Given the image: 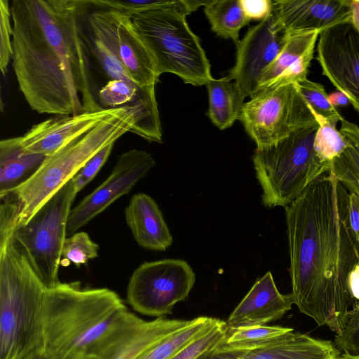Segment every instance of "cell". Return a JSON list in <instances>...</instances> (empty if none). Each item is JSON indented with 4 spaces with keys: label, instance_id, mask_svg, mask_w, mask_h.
Returning <instances> with one entry per match:
<instances>
[{
    "label": "cell",
    "instance_id": "cell-7",
    "mask_svg": "<svg viewBox=\"0 0 359 359\" xmlns=\"http://www.w3.org/2000/svg\"><path fill=\"white\" fill-rule=\"evenodd\" d=\"M318 126L304 128L269 147L256 149L252 163L262 187V203L267 208L292 203L331 165L313 148Z\"/></svg>",
    "mask_w": 359,
    "mask_h": 359
},
{
    "label": "cell",
    "instance_id": "cell-30",
    "mask_svg": "<svg viewBox=\"0 0 359 359\" xmlns=\"http://www.w3.org/2000/svg\"><path fill=\"white\" fill-rule=\"evenodd\" d=\"M99 245L83 231L76 232L66 238L62 251L60 264L68 266L73 263L79 267L98 256Z\"/></svg>",
    "mask_w": 359,
    "mask_h": 359
},
{
    "label": "cell",
    "instance_id": "cell-20",
    "mask_svg": "<svg viewBox=\"0 0 359 359\" xmlns=\"http://www.w3.org/2000/svg\"><path fill=\"white\" fill-rule=\"evenodd\" d=\"M126 224L137 244L147 250L165 251L172 236L156 201L149 195H134L125 209Z\"/></svg>",
    "mask_w": 359,
    "mask_h": 359
},
{
    "label": "cell",
    "instance_id": "cell-24",
    "mask_svg": "<svg viewBox=\"0 0 359 359\" xmlns=\"http://www.w3.org/2000/svg\"><path fill=\"white\" fill-rule=\"evenodd\" d=\"M222 320L200 316L148 349L137 359H170L194 341L203 337Z\"/></svg>",
    "mask_w": 359,
    "mask_h": 359
},
{
    "label": "cell",
    "instance_id": "cell-16",
    "mask_svg": "<svg viewBox=\"0 0 359 359\" xmlns=\"http://www.w3.org/2000/svg\"><path fill=\"white\" fill-rule=\"evenodd\" d=\"M121 107L103 109L76 115H55L34 125L20 136L24 149L48 156L101 122L117 114Z\"/></svg>",
    "mask_w": 359,
    "mask_h": 359
},
{
    "label": "cell",
    "instance_id": "cell-3",
    "mask_svg": "<svg viewBox=\"0 0 359 359\" xmlns=\"http://www.w3.org/2000/svg\"><path fill=\"white\" fill-rule=\"evenodd\" d=\"M127 132L158 142L163 135L158 104L140 101L123 106L115 115L46 156L29 178L4 197L17 206V224H26L90 158Z\"/></svg>",
    "mask_w": 359,
    "mask_h": 359
},
{
    "label": "cell",
    "instance_id": "cell-37",
    "mask_svg": "<svg viewBox=\"0 0 359 359\" xmlns=\"http://www.w3.org/2000/svg\"><path fill=\"white\" fill-rule=\"evenodd\" d=\"M114 144V143H111L99 151L85 163L72 179L77 192L83 189L97 175L109 158Z\"/></svg>",
    "mask_w": 359,
    "mask_h": 359
},
{
    "label": "cell",
    "instance_id": "cell-43",
    "mask_svg": "<svg viewBox=\"0 0 359 359\" xmlns=\"http://www.w3.org/2000/svg\"><path fill=\"white\" fill-rule=\"evenodd\" d=\"M351 8L350 22L359 32V0H349Z\"/></svg>",
    "mask_w": 359,
    "mask_h": 359
},
{
    "label": "cell",
    "instance_id": "cell-32",
    "mask_svg": "<svg viewBox=\"0 0 359 359\" xmlns=\"http://www.w3.org/2000/svg\"><path fill=\"white\" fill-rule=\"evenodd\" d=\"M334 344L344 353H359V302H355L346 313L341 332L335 335Z\"/></svg>",
    "mask_w": 359,
    "mask_h": 359
},
{
    "label": "cell",
    "instance_id": "cell-38",
    "mask_svg": "<svg viewBox=\"0 0 359 359\" xmlns=\"http://www.w3.org/2000/svg\"><path fill=\"white\" fill-rule=\"evenodd\" d=\"M241 4L250 21H262L271 15L273 11L271 0H241Z\"/></svg>",
    "mask_w": 359,
    "mask_h": 359
},
{
    "label": "cell",
    "instance_id": "cell-17",
    "mask_svg": "<svg viewBox=\"0 0 359 359\" xmlns=\"http://www.w3.org/2000/svg\"><path fill=\"white\" fill-rule=\"evenodd\" d=\"M273 14L287 33L323 31L350 20L349 0H273Z\"/></svg>",
    "mask_w": 359,
    "mask_h": 359
},
{
    "label": "cell",
    "instance_id": "cell-1",
    "mask_svg": "<svg viewBox=\"0 0 359 359\" xmlns=\"http://www.w3.org/2000/svg\"><path fill=\"white\" fill-rule=\"evenodd\" d=\"M348 196L330 170L285 208L294 304L336 334L355 302L348 281L359 264V241L348 219Z\"/></svg>",
    "mask_w": 359,
    "mask_h": 359
},
{
    "label": "cell",
    "instance_id": "cell-39",
    "mask_svg": "<svg viewBox=\"0 0 359 359\" xmlns=\"http://www.w3.org/2000/svg\"><path fill=\"white\" fill-rule=\"evenodd\" d=\"M348 219L353 236L359 241V197L350 192L348 196Z\"/></svg>",
    "mask_w": 359,
    "mask_h": 359
},
{
    "label": "cell",
    "instance_id": "cell-21",
    "mask_svg": "<svg viewBox=\"0 0 359 359\" xmlns=\"http://www.w3.org/2000/svg\"><path fill=\"white\" fill-rule=\"evenodd\" d=\"M334 343L294 330L259 348L242 351L238 359H339Z\"/></svg>",
    "mask_w": 359,
    "mask_h": 359
},
{
    "label": "cell",
    "instance_id": "cell-40",
    "mask_svg": "<svg viewBox=\"0 0 359 359\" xmlns=\"http://www.w3.org/2000/svg\"><path fill=\"white\" fill-rule=\"evenodd\" d=\"M348 283L353 299L359 302V264L351 271Z\"/></svg>",
    "mask_w": 359,
    "mask_h": 359
},
{
    "label": "cell",
    "instance_id": "cell-13",
    "mask_svg": "<svg viewBox=\"0 0 359 359\" xmlns=\"http://www.w3.org/2000/svg\"><path fill=\"white\" fill-rule=\"evenodd\" d=\"M156 164L147 151L131 149L121 154L109 177L71 210L67 226L69 236L127 194Z\"/></svg>",
    "mask_w": 359,
    "mask_h": 359
},
{
    "label": "cell",
    "instance_id": "cell-28",
    "mask_svg": "<svg viewBox=\"0 0 359 359\" xmlns=\"http://www.w3.org/2000/svg\"><path fill=\"white\" fill-rule=\"evenodd\" d=\"M98 96L100 103L111 109L156 98V93L155 87L141 88L132 81L112 79L100 90Z\"/></svg>",
    "mask_w": 359,
    "mask_h": 359
},
{
    "label": "cell",
    "instance_id": "cell-35",
    "mask_svg": "<svg viewBox=\"0 0 359 359\" xmlns=\"http://www.w3.org/2000/svg\"><path fill=\"white\" fill-rule=\"evenodd\" d=\"M0 69L5 76L13 57V26L11 3L0 0Z\"/></svg>",
    "mask_w": 359,
    "mask_h": 359
},
{
    "label": "cell",
    "instance_id": "cell-34",
    "mask_svg": "<svg viewBox=\"0 0 359 359\" xmlns=\"http://www.w3.org/2000/svg\"><path fill=\"white\" fill-rule=\"evenodd\" d=\"M226 332V322L222 321L208 334L191 343L170 359H197L220 344L225 339Z\"/></svg>",
    "mask_w": 359,
    "mask_h": 359
},
{
    "label": "cell",
    "instance_id": "cell-6",
    "mask_svg": "<svg viewBox=\"0 0 359 359\" xmlns=\"http://www.w3.org/2000/svg\"><path fill=\"white\" fill-rule=\"evenodd\" d=\"M188 15L182 0H172L130 18L159 76L172 74L185 83L205 86L213 78L211 66L199 38L188 25Z\"/></svg>",
    "mask_w": 359,
    "mask_h": 359
},
{
    "label": "cell",
    "instance_id": "cell-44",
    "mask_svg": "<svg viewBox=\"0 0 359 359\" xmlns=\"http://www.w3.org/2000/svg\"><path fill=\"white\" fill-rule=\"evenodd\" d=\"M212 0H182L189 15L195 12L199 7H205Z\"/></svg>",
    "mask_w": 359,
    "mask_h": 359
},
{
    "label": "cell",
    "instance_id": "cell-36",
    "mask_svg": "<svg viewBox=\"0 0 359 359\" xmlns=\"http://www.w3.org/2000/svg\"><path fill=\"white\" fill-rule=\"evenodd\" d=\"M172 0H88L90 8L113 9L130 17L169 4Z\"/></svg>",
    "mask_w": 359,
    "mask_h": 359
},
{
    "label": "cell",
    "instance_id": "cell-19",
    "mask_svg": "<svg viewBox=\"0 0 359 359\" xmlns=\"http://www.w3.org/2000/svg\"><path fill=\"white\" fill-rule=\"evenodd\" d=\"M320 33L319 30H311L288 34L281 51L264 72L259 90L271 86L297 83L307 79Z\"/></svg>",
    "mask_w": 359,
    "mask_h": 359
},
{
    "label": "cell",
    "instance_id": "cell-46",
    "mask_svg": "<svg viewBox=\"0 0 359 359\" xmlns=\"http://www.w3.org/2000/svg\"><path fill=\"white\" fill-rule=\"evenodd\" d=\"M339 359H359V353L351 354L348 353H344L342 355H340Z\"/></svg>",
    "mask_w": 359,
    "mask_h": 359
},
{
    "label": "cell",
    "instance_id": "cell-14",
    "mask_svg": "<svg viewBox=\"0 0 359 359\" xmlns=\"http://www.w3.org/2000/svg\"><path fill=\"white\" fill-rule=\"evenodd\" d=\"M317 60L322 73L359 112V32L350 20L320 32Z\"/></svg>",
    "mask_w": 359,
    "mask_h": 359
},
{
    "label": "cell",
    "instance_id": "cell-9",
    "mask_svg": "<svg viewBox=\"0 0 359 359\" xmlns=\"http://www.w3.org/2000/svg\"><path fill=\"white\" fill-rule=\"evenodd\" d=\"M238 120L258 149L273 145L299 130L318 125L296 83L259 90L243 104Z\"/></svg>",
    "mask_w": 359,
    "mask_h": 359
},
{
    "label": "cell",
    "instance_id": "cell-10",
    "mask_svg": "<svg viewBox=\"0 0 359 359\" xmlns=\"http://www.w3.org/2000/svg\"><path fill=\"white\" fill-rule=\"evenodd\" d=\"M195 281L194 270L183 259L144 262L130 278L127 302L140 313L163 317L171 313L177 303L188 297Z\"/></svg>",
    "mask_w": 359,
    "mask_h": 359
},
{
    "label": "cell",
    "instance_id": "cell-45",
    "mask_svg": "<svg viewBox=\"0 0 359 359\" xmlns=\"http://www.w3.org/2000/svg\"><path fill=\"white\" fill-rule=\"evenodd\" d=\"M24 359H58L51 354L46 352L44 348L36 350L29 354ZM83 359H95V358H83Z\"/></svg>",
    "mask_w": 359,
    "mask_h": 359
},
{
    "label": "cell",
    "instance_id": "cell-27",
    "mask_svg": "<svg viewBox=\"0 0 359 359\" xmlns=\"http://www.w3.org/2000/svg\"><path fill=\"white\" fill-rule=\"evenodd\" d=\"M293 330L278 325H255L228 330L225 339L214 350L216 353L248 351L262 347Z\"/></svg>",
    "mask_w": 359,
    "mask_h": 359
},
{
    "label": "cell",
    "instance_id": "cell-5",
    "mask_svg": "<svg viewBox=\"0 0 359 359\" xmlns=\"http://www.w3.org/2000/svg\"><path fill=\"white\" fill-rule=\"evenodd\" d=\"M16 210L0 208V359H24L43 348L46 287L14 237Z\"/></svg>",
    "mask_w": 359,
    "mask_h": 359
},
{
    "label": "cell",
    "instance_id": "cell-22",
    "mask_svg": "<svg viewBox=\"0 0 359 359\" xmlns=\"http://www.w3.org/2000/svg\"><path fill=\"white\" fill-rule=\"evenodd\" d=\"M46 156L26 151L21 137L0 142V198L29 178Z\"/></svg>",
    "mask_w": 359,
    "mask_h": 359
},
{
    "label": "cell",
    "instance_id": "cell-26",
    "mask_svg": "<svg viewBox=\"0 0 359 359\" xmlns=\"http://www.w3.org/2000/svg\"><path fill=\"white\" fill-rule=\"evenodd\" d=\"M205 15L211 30L224 39H231L237 44L241 29L250 20L247 18L241 0H212L204 7Z\"/></svg>",
    "mask_w": 359,
    "mask_h": 359
},
{
    "label": "cell",
    "instance_id": "cell-42",
    "mask_svg": "<svg viewBox=\"0 0 359 359\" xmlns=\"http://www.w3.org/2000/svg\"><path fill=\"white\" fill-rule=\"evenodd\" d=\"M241 352L216 353L212 350L202 355L197 359H238Z\"/></svg>",
    "mask_w": 359,
    "mask_h": 359
},
{
    "label": "cell",
    "instance_id": "cell-15",
    "mask_svg": "<svg viewBox=\"0 0 359 359\" xmlns=\"http://www.w3.org/2000/svg\"><path fill=\"white\" fill-rule=\"evenodd\" d=\"M192 320L157 318L145 321L133 313L114 331L95 355V359H137Z\"/></svg>",
    "mask_w": 359,
    "mask_h": 359
},
{
    "label": "cell",
    "instance_id": "cell-25",
    "mask_svg": "<svg viewBox=\"0 0 359 359\" xmlns=\"http://www.w3.org/2000/svg\"><path fill=\"white\" fill-rule=\"evenodd\" d=\"M340 122L347 147L332 161L330 170L348 192L359 197V126L344 118Z\"/></svg>",
    "mask_w": 359,
    "mask_h": 359
},
{
    "label": "cell",
    "instance_id": "cell-8",
    "mask_svg": "<svg viewBox=\"0 0 359 359\" xmlns=\"http://www.w3.org/2000/svg\"><path fill=\"white\" fill-rule=\"evenodd\" d=\"M69 180L51 196L25 224H17L14 237L25 251L46 288L60 283L58 278L67 226L77 194ZM17 222V220H16Z\"/></svg>",
    "mask_w": 359,
    "mask_h": 359
},
{
    "label": "cell",
    "instance_id": "cell-29",
    "mask_svg": "<svg viewBox=\"0 0 359 359\" xmlns=\"http://www.w3.org/2000/svg\"><path fill=\"white\" fill-rule=\"evenodd\" d=\"M313 114L318 123L313 142L315 152L321 161L331 165L332 161L346 149V140L337 129V122Z\"/></svg>",
    "mask_w": 359,
    "mask_h": 359
},
{
    "label": "cell",
    "instance_id": "cell-4",
    "mask_svg": "<svg viewBox=\"0 0 359 359\" xmlns=\"http://www.w3.org/2000/svg\"><path fill=\"white\" fill-rule=\"evenodd\" d=\"M129 313L109 289L60 282L45 292L43 348L58 359L95 358Z\"/></svg>",
    "mask_w": 359,
    "mask_h": 359
},
{
    "label": "cell",
    "instance_id": "cell-12",
    "mask_svg": "<svg viewBox=\"0 0 359 359\" xmlns=\"http://www.w3.org/2000/svg\"><path fill=\"white\" fill-rule=\"evenodd\" d=\"M288 37L273 13L251 27L236 45V62L228 76L243 97H252L259 90L261 78L276 60Z\"/></svg>",
    "mask_w": 359,
    "mask_h": 359
},
{
    "label": "cell",
    "instance_id": "cell-11",
    "mask_svg": "<svg viewBox=\"0 0 359 359\" xmlns=\"http://www.w3.org/2000/svg\"><path fill=\"white\" fill-rule=\"evenodd\" d=\"M86 25L120 60L134 83L141 88L155 87L160 76L129 15L113 9H90Z\"/></svg>",
    "mask_w": 359,
    "mask_h": 359
},
{
    "label": "cell",
    "instance_id": "cell-33",
    "mask_svg": "<svg viewBox=\"0 0 359 359\" xmlns=\"http://www.w3.org/2000/svg\"><path fill=\"white\" fill-rule=\"evenodd\" d=\"M89 34V36L87 35L89 49L111 80L132 81L120 60L110 49L100 39Z\"/></svg>",
    "mask_w": 359,
    "mask_h": 359
},
{
    "label": "cell",
    "instance_id": "cell-41",
    "mask_svg": "<svg viewBox=\"0 0 359 359\" xmlns=\"http://www.w3.org/2000/svg\"><path fill=\"white\" fill-rule=\"evenodd\" d=\"M328 99L331 104L335 108L344 107L351 104L348 97L339 90L329 94Z\"/></svg>",
    "mask_w": 359,
    "mask_h": 359
},
{
    "label": "cell",
    "instance_id": "cell-31",
    "mask_svg": "<svg viewBox=\"0 0 359 359\" xmlns=\"http://www.w3.org/2000/svg\"><path fill=\"white\" fill-rule=\"evenodd\" d=\"M296 85L313 114L336 122L344 119L337 109L330 102L323 85L308 79L297 82Z\"/></svg>",
    "mask_w": 359,
    "mask_h": 359
},
{
    "label": "cell",
    "instance_id": "cell-18",
    "mask_svg": "<svg viewBox=\"0 0 359 359\" xmlns=\"http://www.w3.org/2000/svg\"><path fill=\"white\" fill-rule=\"evenodd\" d=\"M292 293L278 290L271 271L258 278L229 316L228 330L242 327L264 325L281 318L292 309Z\"/></svg>",
    "mask_w": 359,
    "mask_h": 359
},
{
    "label": "cell",
    "instance_id": "cell-23",
    "mask_svg": "<svg viewBox=\"0 0 359 359\" xmlns=\"http://www.w3.org/2000/svg\"><path fill=\"white\" fill-rule=\"evenodd\" d=\"M205 86L208 95L206 115L219 130L231 127L239 119L245 103L240 90L228 76L212 78Z\"/></svg>",
    "mask_w": 359,
    "mask_h": 359
},
{
    "label": "cell",
    "instance_id": "cell-2",
    "mask_svg": "<svg viewBox=\"0 0 359 359\" xmlns=\"http://www.w3.org/2000/svg\"><path fill=\"white\" fill-rule=\"evenodd\" d=\"M90 9L88 0L11 2L13 69L25 100L39 114L105 109L93 94L84 32Z\"/></svg>",
    "mask_w": 359,
    "mask_h": 359
}]
</instances>
